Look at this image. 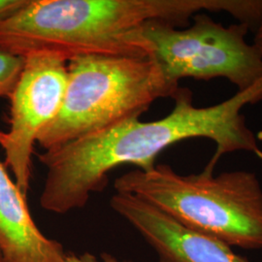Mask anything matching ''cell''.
<instances>
[{"label": "cell", "instance_id": "obj_1", "mask_svg": "<svg viewBox=\"0 0 262 262\" xmlns=\"http://www.w3.org/2000/svg\"><path fill=\"white\" fill-rule=\"evenodd\" d=\"M172 98L174 107L162 119L127 120L38 155L47 169L40 196L42 209L57 215L82 209L94 193L107 187L113 169L130 164L150 171L159 154L187 139L215 143L208 163L213 168L222 157L236 151L262 159V149L242 113L245 106L262 100L260 85L208 107H196L192 93L185 88H179Z\"/></svg>", "mask_w": 262, "mask_h": 262}, {"label": "cell", "instance_id": "obj_2", "mask_svg": "<svg viewBox=\"0 0 262 262\" xmlns=\"http://www.w3.org/2000/svg\"><path fill=\"white\" fill-rule=\"evenodd\" d=\"M253 0H30L0 23V52L25 56L48 52L67 60L82 56H149L140 28L151 20L186 27L202 12L227 13L251 23Z\"/></svg>", "mask_w": 262, "mask_h": 262}, {"label": "cell", "instance_id": "obj_3", "mask_svg": "<svg viewBox=\"0 0 262 262\" xmlns=\"http://www.w3.org/2000/svg\"><path fill=\"white\" fill-rule=\"evenodd\" d=\"M117 192L147 201L181 225L229 247L262 249V187L256 174L204 168L181 175L167 164L116 179Z\"/></svg>", "mask_w": 262, "mask_h": 262}, {"label": "cell", "instance_id": "obj_4", "mask_svg": "<svg viewBox=\"0 0 262 262\" xmlns=\"http://www.w3.org/2000/svg\"><path fill=\"white\" fill-rule=\"evenodd\" d=\"M64 101L38 137L52 150L117 123L140 119L151 104L173 97L159 64L145 56H82L68 60Z\"/></svg>", "mask_w": 262, "mask_h": 262}, {"label": "cell", "instance_id": "obj_5", "mask_svg": "<svg viewBox=\"0 0 262 262\" xmlns=\"http://www.w3.org/2000/svg\"><path fill=\"white\" fill-rule=\"evenodd\" d=\"M192 19V25L184 29L162 20L141 27L145 50L169 84L180 88V81L186 78H224L238 92H245L262 81V56L246 40L251 30L248 25L225 27L206 12Z\"/></svg>", "mask_w": 262, "mask_h": 262}, {"label": "cell", "instance_id": "obj_6", "mask_svg": "<svg viewBox=\"0 0 262 262\" xmlns=\"http://www.w3.org/2000/svg\"><path fill=\"white\" fill-rule=\"evenodd\" d=\"M68 60L55 53L39 52L25 56V66L9 96V129L0 130V147L5 154L20 191L28 196L34 145L53 122L64 101Z\"/></svg>", "mask_w": 262, "mask_h": 262}, {"label": "cell", "instance_id": "obj_7", "mask_svg": "<svg viewBox=\"0 0 262 262\" xmlns=\"http://www.w3.org/2000/svg\"><path fill=\"white\" fill-rule=\"evenodd\" d=\"M110 204L150 245L159 262H249L231 247L181 225L139 197L116 192Z\"/></svg>", "mask_w": 262, "mask_h": 262}, {"label": "cell", "instance_id": "obj_8", "mask_svg": "<svg viewBox=\"0 0 262 262\" xmlns=\"http://www.w3.org/2000/svg\"><path fill=\"white\" fill-rule=\"evenodd\" d=\"M0 249L9 262H66L63 246L33 221L27 196L0 160Z\"/></svg>", "mask_w": 262, "mask_h": 262}, {"label": "cell", "instance_id": "obj_9", "mask_svg": "<svg viewBox=\"0 0 262 262\" xmlns=\"http://www.w3.org/2000/svg\"><path fill=\"white\" fill-rule=\"evenodd\" d=\"M25 66V57L0 52V97L13 93Z\"/></svg>", "mask_w": 262, "mask_h": 262}, {"label": "cell", "instance_id": "obj_10", "mask_svg": "<svg viewBox=\"0 0 262 262\" xmlns=\"http://www.w3.org/2000/svg\"><path fill=\"white\" fill-rule=\"evenodd\" d=\"M101 261L93 253H66V262H132L131 260H121L111 253H102Z\"/></svg>", "mask_w": 262, "mask_h": 262}, {"label": "cell", "instance_id": "obj_11", "mask_svg": "<svg viewBox=\"0 0 262 262\" xmlns=\"http://www.w3.org/2000/svg\"><path fill=\"white\" fill-rule=\"evenodd\" d=\"M30 0H0V23L24 9Z\"/></svg>", "mask_w": 262, "mask_h": 262}, {"label": "cell", "instance_id": "obj_12", "mask_svg": "<svg viewBox=\"0 0 262 262\" xmlns=\"http://www.w3.org/2000/svg\"><path fill=\"white\" fill-rule=\"evenodd\" d=\"M254 32L255 34H254L253 42L252 44L262 56V16L257 27L254 29Z\"/></svg>", "mask_w": 262, "mask_h": 262}, {"label": "cell", "instance_id": "obj_13", "mask_svg": "<svg viewBox=\"0 0 262 262\" xmlns=\"http://www.w3.org/2000/svg\"><path fill=\"white\" fill-rule=\"evenodd\" d=\"M0 262H9L8 259L6 258V256L4 255L3 252L1 251V249H0Z\"/></svg>", "mask_w": 262, "mask_h": 262}]
</instances>
